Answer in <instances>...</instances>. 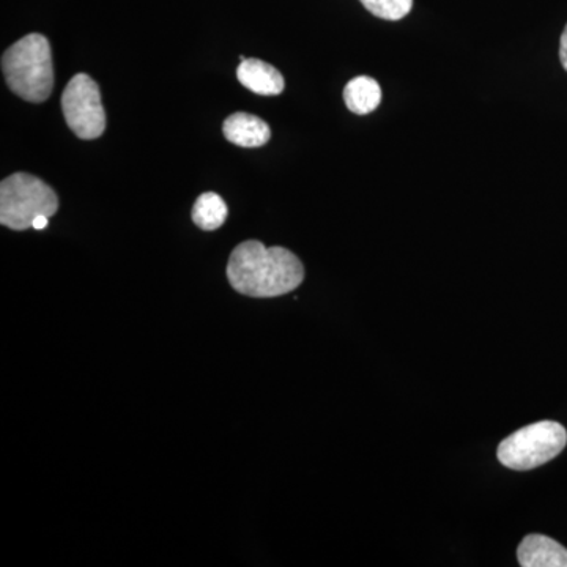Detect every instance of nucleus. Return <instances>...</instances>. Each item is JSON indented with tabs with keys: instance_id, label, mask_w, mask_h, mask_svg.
<instances>
[{
	"instance_id": "nucleus-1",
	"label": "nucleus",
	"mask_w": 567,
	"mask_h": 567,
	"mask_svg": "<svg viewBox=\"0 0 567 567\" xmlns=\"http://www.w3.org/2000/svg\"><path fill=\"white\" fill-rule=\"evenodd\" d=\"M227 279L234 290L246 297L276 298L301 286L305 267L289 249L267 248L260 241L249 240L230 254Z\"/></svg>"
},
{
	"instance_id": "nucleus-2",
	"label": "nucleus",
	"mask_w": 567,
	"mask_h": 567,
	"mask_svg": "<svg viewBox=\"0 0 567 567\" xmlns=\"http://www.w3.org/2000/svg\"><path fill=\"white\" fill-rule=\"evenodd\" d=\"M2 71L14 95L25 102H47L54 89L50 41L40 33L18 40L2 55Z\"/></svg>"
},
{
	"instance_id": "nucleus-3",
	"label": "nucleus",
	"mask_w": 567,
	"mask_h": 567,
	"mask_svg": "<svg viewBox=\"0 0 567 567\" xmlns=\"http://www.w3.org/2000/svg\"><path fill=\"white\" fill-rule=\"evenodd\" d=\"M58 210V194L31 174H13L0 183V224L11 230L29 229L39 216L51 218Z\"/></svg>"
},
{
	"instance_id": "nucleus-4",
	"label": "nucleus",
	"mask_w": 567,
	"mask_h": 567,
	"mask_svg": "<svg viewBox=\"0 0 567 567\" xmlns=\"http://www.w3.org/2000/svg\"><path fill=\"white\" fill-rule=\"evenodd\" d=\"M567 432L555 421H540L514 432L499 443L496 456L507 468L528 472L563 453Z\"/></svg>"
},
{
	"instance_id": "nucleus-5",
	"label": "nucleus",
	"mask_w": 567,
	"mask_h": 567,
	"mask_svg": "<svg viewBox=\"0 0 567 567\" xmlns=\"http://www.w3.org/2000/svg\"><path fill=\"white\" fill-rule=\"evenodd\" d=\"M62 111L66 125L80 140H96L106 130L102 93L89 74L71 78L62 93Z\"/></svg>"
},
{
	"instance_id": "nucleus-6",
	"label": "nucleus",
	"mask_w": 567,
	"mask_h": 567,
	"mask_svg": "<svg viewBox=\"0 0 567 567\" xmlns=\"http://www.w3.org/2000/svg\"><path fill=\"white\" fill-rule=\"evenodd\" d=\"M517 558L524 567H567V548L551 537L528 535L517 548Z\"/></svg>"
},
{
	"instance_id": "nucleus-7",
	"label": "nucleus",
	"mask_w": 567,
	"mask_h": 567,
	"mask_svg": "<svg viewBox=\"0 0 567 567\" xmlns=\"http://www.w3.org/2000/svg\"><path fill=\"white\" fill-rule=\"evenodd\" d=\"M224 137L238 147H262L271 137L268 123L246 112H235L223 125Z\"/></svg>"
},
{
	"instance_id": "nucleus-8",
	"label": "nucleus",
	"mask_w": 567,
	"mask_h": 567,
	"mask_svg": "<svg viewBox=\"0 0 567 567\" xmlns=\"http://www.w3.org/2000/svg\"><path fill=\"white\" fill-rule=\"evenodd\" d=\"M237 78L241 85L257 95H281L286 89L282 74L274 65L260 59H245L238 65Z\"/></svg>"
},
{
	"instance_id": "nucleus-9",
	"label": "nucleus",
	"mask_w": 567,
	"mask_h": 567,
	"mask_svg": "<svg viewBox=\"0 0 567 567\" xmlns=\"http://www.w3.org/2000/svg\"><path fill=\"white\" fill-rule=\"evenodd\" d=\"M344 102L353 114H371L382 102V89H380V84L374 78H354L346 85Z\"/></svg>"
},
{
	"instance_id": "nucleus-10",
	"label": "nucleus",
	"mask_w": 567,
	"mask_h": 567,
	"mask_svg": "<svg viewBox=\"0 0 567 567\" xmlns=\"http://www.w3.org/2000/svg\"><path fill=\"white\" fill-rule=\"evenodd\" d=\"M227 215L229 210L223 197L212 192L200 194L193 207V223L207 233L219 229L226 223Z\"/></svg>"
},
{
	"instance_id": "nucleus-11",
	"label": "nucleus",
	"mask_w": 567,
	"mask_h": 567,
	"mask_svg": "<svg viewBox=\"0 0 567 567\" xmlns=\"http://www.w3.org/2000/svg\"><path fill=\"white\" fill-rule=\"evenodd\" d=\"M364 9L380 20H404L413 9V0H360Z\"/></svg>"
},
{
	"instance_id": "nucleus-12",
	"label": "nucleus",
	"mask_w": 567,
	"mask_h": 567,
	"mask_svg": "<svg viewBox=\"0 0 567 567\" xmlns=\"http://www.w3.org/2000/svg\"><path fill=\"white\" fill-rule=\"evenodd\" d=\"M559 61H561L563 69L567 71V24L563 31L561 40H559Z\"/></svg>"
},
{
	"instance_id": "nucleus-13",
	"label": "nucleus",
	"mask_w": 567,
	"mask_h": 567,
	"mask_svg": "<svg viewBox=\"0 0 567 567\" xmlns=\"http://www.w3.org/2000/svg\"><path fill=\"white\" fill-rule=\"evenodd\" d=\"M33 229L35 230H43L48 227V216L41 215L39 218H35V221H33Z\"/></svg>"
}]
</instances>
